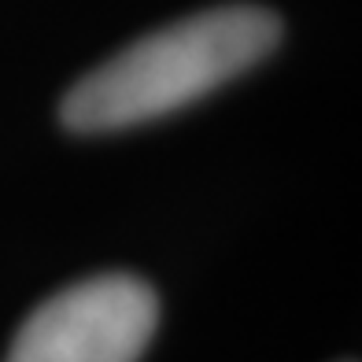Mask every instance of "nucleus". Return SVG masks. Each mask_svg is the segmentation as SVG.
Returning a JSON list of instances; mask_svg holds the SVG:
<instances>
[{"label": "nucleus", "mask_w": 362, "mask_h": 362, "mask_svg": "<svg viewBox=\"0 0 362 362\" xmlns=\"http://www.w3.org/2000/svg\"><path fill=\"white\" fill-rule=\"evenodd\" d=\"M277 41L281 19L255 4L185 15L78 78L59 104V119L74 134H111L163 119L255 67Z\"/></svg>", "instance_id": "nucleus-1"}, {"label": "nucleus", "mask_w": 362, "mask_h": 362, "mask_svg": "<svg viewBox=\"0 0 362 362\" xmlns=\"http://www.w3.org/2000/svg\"><path fill=\"white\" fill-rule=\"evenodd\" d=\"M159 325V296L134 274H96L34 307L4 362H141Z\"/></svg>", "instance_id": "nucleus-2"}]
</instances>
